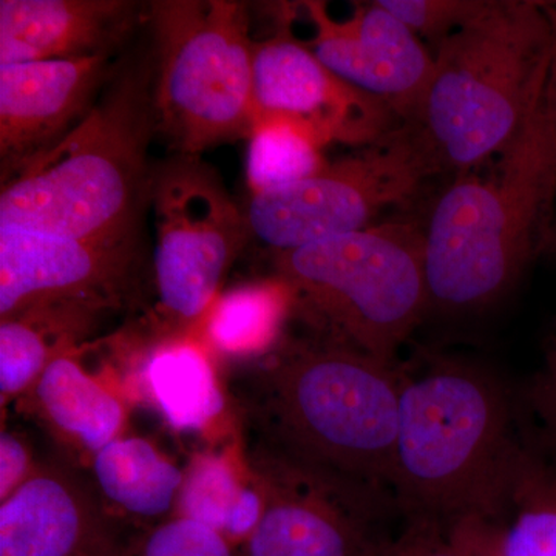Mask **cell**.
I'll use <instances>...</instances> for the list:
<instances>
[{"label":"cell","mask_w":556,"mask_h":556,"mask_svg":"<svg viewBox=\"0 0 556 556\" xmlns=\"http://www.w3.org/2000/svg\"><path fill=\"white\" fill-rule=\"evenodd\" d=\"M276 30L252 47L255 119L283 116L305 124L325 146H368L397 129L382 101L354 89L292 33L291 7L277 9Z\"/></svg>","instance_id":"cell-10"},{"label":"cell","mask_w":556,"mask_h":556,"mask_svg":"<svg viewBox=\"0 0 556 556\" xmlns=\"http://www.w3.org/2000/svg\"><path fill=\"white\" fill-rule=\"evenodd\" d=\"M138 378L149 404L181 433L207 430L225 413V393L197 332L160 339L142 358Z\"/></svg>","instance_id":"cell-17"},{"label":"cell","mask_w":556,"mask_h":556,"mask_svg":"<svg viewBox=\"0 0 556 556\" xmlns=\"http://www.w3.org/2000/svg\"><path fill=\"white\" fill-rule=\"evenodd\" d=\"M248 365L233 393L257 439L252 459L390 486L404 383L394 361L306 334Z\"/></svg>","instance_id":"cell-1"},{"label":"cell","mask_w":556,"mask_h":556,"mask_svg":"<svg viewBox=\"0 0 556 556\" xmlns=\"http://www.w3.org/2000/svg\"><path fill=\"white\" fill-rule=\"evenodd\" d=\"M156 135L148 54L116 70L75 129L2 182L0 228L78 240L141 236Z\"/></svg>","instance_id":"cell-4"},{"label":"cell","mask_w":556,"mask_h":556,"mask_svg":"<svg viewBox=\"0 0 556 556\" xmlns=\"http://www.w3.org/2000/svg\"><path fill=\"white\" fill-rule=\"evenodd\" d=\"M91 467L102 496L131 518H161L177 506L185 473L146 439H115Z\"/></svg>","instance_id":"cell-21"},{"label":"cell","mask_w":556,"mask_h":556,"mask_svg":"<svg viewBox=\"0 0 556 556\" xmlns=\"http://www.w3.org/2000/svg\"><path fill=\"white\" fill-rule=\"evenodd\" d=\"M148 7L134 0H2L0 67L113 56Z\"/></svg>","instance_id":"cell-16"},{"label":"cell","mask_w":556,"mask_h":556,"mask_svg":"<svg viewBox=\"0 0 556 556\" xmlns=\"http://www.w3.org/2000/svg\"><path fill=\"white\" fill-rule=\"evenodd\" d=\"M500 380L457 358L404 372L390 486L413 519H493L522 450Z\"/></svg>","instance_id":"cell-5"},{"label":"cell","mask_w":556,"mask_h":556,"mask_svg":"<svg viewBox=\"0 0 556 556\" xmlns=\"http://www.w3.org/2000/svg\"><path fill=\"white\" fill-rule=\"evenodd\" d=\"M266 506L237 556H371V489L276 459H252Z\"/></svg>","instance_id":"cell-12"},{"label":"cell","mask_w":556,"mask_h":556,"mask_svg":"<svg viewBox=\"0 0 556 556\" xmlns=\"http://www.w3.org/2000/svg\"><path fill=\"white\" fill-rule=\"evenodd\" d=\"M504 508L514 517L497 526L500 556H556L555 467L522 450Z\"/></svg>","instance_id":"cell-23"},{"label":"cell","mask_w":556,"mask_h":556,"mask_svg":"<svg viewBox=\"0 0 556 556\" xmlns=\"http://www.w3.org/2000/svg\"><path fill=\"white\" fill-rule=\"evenodd\" d=\"M232 544L217 530L174 517L156 526L139 543L135 556H237Z\"/></svg>","instance_id":"cell-26"},{"label":"cell","mask_w":556,"mask_h":556,"mask_svg":"<svg viewBox=\"0 0 556 556\" xmlns=\"http://www.w3.org/2000/svg\"><path fill=\"white\" fill-rule=\"evenodd\" d=\"M371 556H464L450 525L413 519L407 532L391 543H379Z\"/></svg>","instance_id":"cell-27"},{"label":"cell","mask_w":556,"mask_h":556,"mask_svg":"<svg viewBox=\"0 0 556 556\" xmlns=\"http://www.w3.org/2000/svg\"><path fill=\"white\" fill-rule=\"evenodd\" d=\"M428 178L422 161L394 129L313 177L252 193L244 208L252 240L287 252L371 228L382 212L415 199Z\"/></svg>","instance_id":"cell-9"},{"label":"cell","mask_w":556,"mask_h":556,"mask_svg":"<svg viewBox=\"0 0 556 556\" xmlns=\"http://www.w3.org/2000/svg\"><path fill=\"white\" fill-rule=\"evenodd\" d=\"M379 3L437 49L478 16L486 0H379Z\"/></svg>","instance_id":"cell-25"},{"label":"cell","mask_w":556,"mask_h":556,"mask_svg":"<svg viewBox=\"0 0 556 556\" xmlns=\"http://www.w3.org/2000/svg\"><path fill=\"white\" fill-rule=\"evenodd\" d=\"M138 546L61 470L39 468L0 506V556H135Z\"/></svg>","instance_id":"cell-15"},{"label":"cell","mask_w":556,"mask_h":556,"mask_svg":"<svg viewBox=\"0 0 556 556\" xmlns=\"http://www.w3.org/2000/svg\"><path fill=\"white\" fill-rule=\"evenodd\" d=\"M265 506V486L254 471L251 478H241L229 453H201L186 470L175 507L177 517L211 527L240 547L254 532Z\"/></svg>","instance_id":"cell-20"},{"label":"cell","mask_w":556,"mask_h":556,"mask_svg":"<svg viewBox=\"0 0 556 556\" xmlns=\"http://www.w3.org/2000/svg\"><path fill=\"white\" fill-rule=\"evenodd\" d=\"M112 58L0 67V179L53 148L89 115L115 75Z\"/></svg>","instance_id":"cell-14"},{"label":"cell","mask_w":556,"mask_h":556,"mask_svg":"<svg viewBox=\"0 0 556 556\" xmlns=\"http://www.w3.org/2000/svg\"><path fill=\"white\" fill-rule=\"evenodd\" d=\"M247 181L252 193L294 185L328 166L324 142L305 124L260 116L248 138Z\"/></svg>","instance_id":"cell-24"},{"label":"cell","mask_w":556,"mask_h":556,"mask_svg":"<svg viewBox=\"0 0 556 556\" xmlns=\"http://www.w3.org/2000/svg\"><path fill=\"white\" fill-rule=\"evenodd\" d=\"M292 318V289L283 278L273 276L219 294L195 332L219 357L252 364L280 345Z\"/></svg>","instance_id":"cell-18"},{"label":"cell","mask_w":556,"mask_h":556,"mask_svg":"<svg viewBox=\"0 0 556 556\" xmlns=\"http://www.w3.org/2000/svg\"><path fill=\"white\" fill-rule=\"evenodd\" d=\"M153 285L160 339L199 329L241 251L247 211L201 156L174 155L153 169Z\"/></svg>","instance_id":"cell-8"},{"label":"cell","mask_w":556,"mask_h":556,"mask_svg":"<svg viewBox=\"0 0 556 556\" xmlns=\"http://www.w3.org/2000/svg\"><path fill=\"white\" fill-rule=\"evenodd\" d=\"M556 211V134L544 91L503 152L457 175L424 229L430 308H489L544 254Z\"/></svg>","instance_id":"cell-2"},{"label":"cell","mask_w":556,"mask_h":556,"mask_svg":"<svg viewBox=\"0 0 556 556\" xmlns=\"http://www.w3.org/2000/svg\"><path fill=\"white\" fill-rule=\"evenodd\" d=\"M148 21L159 135L175 155L248 139L255 110L247 3L155 0Z\"/></svg>","instance_id":"cell-7"},{"label":"cell","mask_w":556,"mask_h":556,"mask_svg":"<svg viewBox=\"0 0 556 556\" xmlns=\"http://www.w3.org/2000/svg\"><path fill=\"white\" fill-rule=\"evenodd\" d=\"M141 236L78 240L0 228V320L49 303L118 309L134 288Z\"/></svg>","instance_id":"cell-11"},{"label":"cell","mask_w":556,"mask_h":556,"mask_svg":"<svg viewBox=\"0 0 556 556\" xmlns=\"http://www.w3.org/2000/svg\"><path fill=\"white\" fill-rule=\"evenodd\" d=\"M554 51L546 2L486 0L434 49L415 115L401 124L431 177L482 166L517 138L544 91Z\"/></svg>","instance_id":"cell-3"},{"label":"cell","mask_w":556,"mask_h":556,"mask_svg":"<svg viewBox=\"0 0 556 556\" xmlns=\"http://www.w3.org/2000/svg\"><path fill=\"white\" fill-rule=\"evenodd\" d=\"M546 11L548 20L552 22V28H554V51H552L551 70H548L546 98L548 109H551L552 119H554L556 134V3L546 2ZM544 254L556 257V211L554 223H552L551 233H548L546 249H544Z\"/></svg>","instance_id":"cell-31"},{"label":"cell","mask_w":556,"mask_h":556,"mask_svg":"<svg viewBox=\"0 0 556 556\" xmlns=\"http://www.w3.org/2000/svg\"><path fill=\"white\" fill-rule=\"evenodd\" d=\"M536 405L548 430L556 438V339L548 353L547 367L536 388Z\"/></svg>","instance_id":"cell-30"},{"label":"cell","mask_w":556,"mask_h":556,"mask_svg":"<svg viewBox=\"0 0 556 556\" xmlns=\"http://www.w3.org/2000/svg\"><path fill=\"white\" fill-rule=\"evenodd\" d=\"M424 243L415 223H379L276 252L274 276L292 289L309 336L394 361L430 309Z\"/></svg>","instance_id":"cell-6"},{"label":"cell","mask_w":556,"mask_h":556,"mask_svg":"<svg viewBox=\"0 0 556 556\" xmlns=\"http://www.w3.org/2000/svg\"><path fill=\"white\" fill-rule=\"evenodd\" d=\"M35 471L24 442L3 430L0 434V501L13 495Z\"/></svg>","instance_id":"cell-28"},{"label":"cell","mask_w":556,"mask_h":556,"mask_svg":"<svg viewBox=\"0 0 556 556\" xmlns=\"http://www.w3.org/2000/svg\"><path fill=\"white\" fill-rule=\"evenodd\" d=\"M83 320L64 306H38L0 320L2 405L35 388L53 358L83 343Z\"/></svg>","instance_id":"cell-22"},{"label":"cell","mask_w":556,"mask_h":556,"mask_svg":"<svg viewBox=\"0 0 556 556\" xmlns=\"http://www.w3.org/2000/svg\"><path fill=\"white\" fill-rule=\"evenodd\" d=\"M76 350L53 358L31 393L40 415L60 437L94 455L123 434L126 407L84 369Z\"/></svg>","instance_id":"cell-19"},{"label":"cell","mask_w":556,"mask_h":556,"mask_svg":"<svg viewBox=\"0 0 556 556\" xmlns=\"http://www.w3.org/2000/svg\"><path fill=\"white\" fill-rule=\"evenodd\" d=\"M452 535L464 556H500L497 526L493 519L464 517L450 525Z\"/></svg>","instance_id":"cell-29"},{"label":"cell","mask_w":556,"mask_h":556,"mask_svg":"<svg viewBox=\"0 0 556 556\" xmlns=\"http://www.w3.org/2000/svg\"><path fill=\"white\" fill-rule=\"evenodd\" d=\"M313 25L308 47L332 73L382 101L401 124L407 123L433 75L434 56L424 40L378 2L358 3L345 21L328 13L327 3H300Z\"/></svg>","instance_id":"cell-13"}]
</instances>
